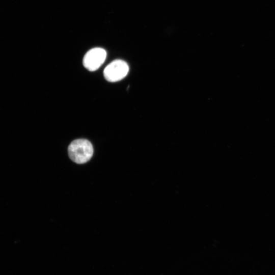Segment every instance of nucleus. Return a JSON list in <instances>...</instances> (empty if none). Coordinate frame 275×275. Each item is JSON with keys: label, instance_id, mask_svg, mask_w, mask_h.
Masks as SVG:
<instances>
[{"label": "nucleus", "instance_id": "obj_1", "mask_svg": "<svg viewBox=\"0 0 275 275\" xmlns=\"http://www.w3.org/2000/svg\"><path fill=\"white\" fill-rule=\"evenodd\" d=\"M70 158L74 162L82 164L88 162L92 157L93 147L86 139H76L72 141L68 148Z\"/></svg>", "mask_w": 275, "mask_h": 275}, {"label": "nucleus", "instance_id": "obj_2", "mask_svg": "<svg viewBox=\"0 0 275 275\" xmlns=\"http://www.w3.org/2000/svg\"><path fill=\"white\" fill-rule=\"evenodd\" d=\"M128 71L129 66L126 62L116 60L106 66L103 71V75L107 81L116 82L124 78Z\"/></svg>", "mask_w": 275, "mask_h": 275}, {"label": "nucleus", "instance_id": "obj_3", "mask_svg": "<svg viewBox=\"0 0 275 275\" xmlns=\"http://www.w3.org/2000/svg\"><path fill=\"white\" fill-rule=\"evenodd\" d=\"M106 57V51L100 47L89 50L83 59L84 66L90 71L97 70L104 62Z\"/></svg>", "mask_w": 275, "mask_h": 275}]
</instances>
